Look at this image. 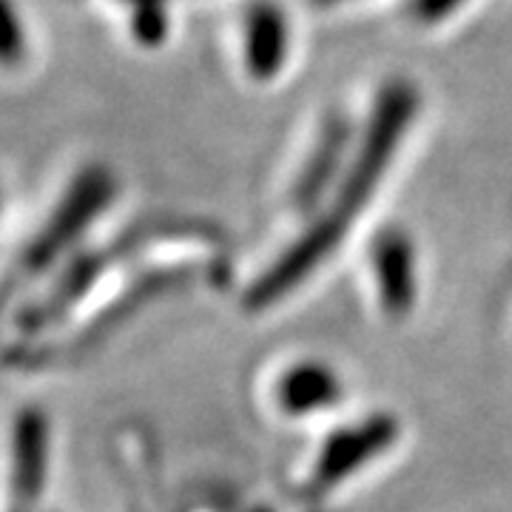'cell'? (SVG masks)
<instances>
[{
  "instance_id": "cell-6",
  "label": "cell",
  "mask_w": 512,
  "mask_h": 512,
  "mask_svg": "<svg viewBox=\"0 0 512 512\" xmlns=\"http://www.w3.org/2000/svg\"><path fill=\"white\" fill-rule=\"evenodd\" d=\"M458 0H416V15L419 18H439L447 15V9H453Z\"/></svg>"
},
{
  "instance_id": "cell-7",
  "label": "cell",
  "mask_w": 512,
  "mask_h": 512,
  "mask_svg": "<svg viewBox=\"0 0 512 512\" xmlns=\"http://www.w3.org/2000/svg\"><path fill=\"white\" fill-rule=\"evenodd\" d=\"M325 3H330V0H325Z\"/></svg>"
},
{
  "instance_id": "cell-2",
  "label": "cell",
  "mask_w": 512,
  "mask_h": 512,
  "mask_svg": "<svg viewBox=\"0 0 512 512\" xmlns=\"http://www.w3.org/2000/svg\"><path fill=\"white\" fill-rule=\"evenodd\" d=\"M46 478V419L40 410L20 413L15 424V467H12V490L18 504H35Z\"/></svg>"
},
{
  "instance_id": "cell-3",
  "label": "cell",
  "mask_w": 512,
  "mask_h": 512,
  "mask_svg": "<svg viewBox=\"0 0 512 512\" xmlns=\"http://www.w3.org/2000/svg\"><path fill=\"white\" fill-rule=\"evenodd\" d=\"M245 57H248V69L268 80L279 72L282 60L288 55V23L282 18L279 6L262 0L256 3L245 23Z\"/></svg>"
},
{
  "instance_id": "cell-5",
  "label": "cell",
  "mask_w": 512,
  "mask_h": 512,
  "mask_svg": "<svg viewBox=\"0 0 512 512\" xmlns=\"http://www.w3.org/2000/svg\"><path fill=\"white\" fill-rule=\"evenodd\" d=\"M345 148V123H333L330 131L322 137L319 143V151H316V160L308 168L305 180L299 185V197H305V191H316L319 185L328 180V174L336 168V160H339V151Z\"/></svg>"
},
{
  "instance_id": "cell-4",
  "label": "cell",
  "mask_w": 512,
  "mask_h": 512,
  "mask_svg": "<svg viewBox=\"0 0 512 512\" xmlns=\"http://www.w3.org/2000/svg\"><path fill=\"white\" fill-rule=\"evenodd\" d=\"M379 262L384 274V293L390 302L402 305L410 291V254L402 237H387L379 248Z\"/></svg>"
},
{
  "instance_id": "cell-1",
  "label": "cell",
  "mask_w": 512,
  "mask_h": 512,
  "mask_svg": "<svg viewBox=\"0 0 512 512\" xmlns=\"http://www.w3.org/2000/svg\"><path fill=\"white\" fill-rule=\"evenodd\" d=\"M413 114H416V92H413V86L393 83V86L384 89L382 97H379V106L373 111V120H370V128H367L362 151L356 157V168L350 171L348 180L342 185L339 208L330 214L328 220L319 222L313 228L311 237H305V242H299L291 254L285 256L274 271L256 285V299L259 302L293 288V282L299 276L308 274L313 265L339 242L350 217H356V211L370 197L373 185L379 183L384 165L390 163V157H393V151L399 146L402 134L407 131V123L413 120Z\"/></svg>"
}]
</instances>
